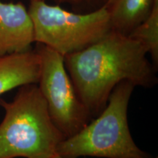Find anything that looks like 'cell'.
I'll list each match as a JSON object with an SVG mask.
<instances>
[{
    "instance_id": "obj_1",
    "label": "cell",
    "mask_w": 158,
    "mask_h": 158,
    "mask_svg": "<svg viewBox=\"0 0 158 158\" xmlns=\"http://www.w3.org/2000/svg\"><path fill=\"white\" fill-rule=\"evenodd\" d=\"M147 55L137 40L112 30L87 48L65 55V68L91 117L101 113L120 82L146 88L157 84Z\"/></svg>"
},
{
    "instance_id": "obj_2",
    "label": "cell",
    "mask_w": 158,
    "mask_h": 158,
    "mask_svg": "<svg viewBox=\"0 0 158 158\" xmlns=\"http://www.w3.org/2000/svg\"><path fill=\"white\" fill-rule=\"evenodd\" d=\"M0 158H52L65 139L48 114L37 84L19 88L11 101L0 99Z\"/></svg>"
},
{
    "instance_id": "obj_3",
    "label": "cell",
    "mask_w": 158,
    "mask_h": 158,
    "mask_svg": "<svg viewBox=\"0 0 158 158\" xmlns=\"http://www.w3.org/2000/svg\"><path fill=\"white\" fill-rule=\"evenodd\" d=\"M135 87L126 81L116 85L98 118L63 140L57 155L62 158H150L136 145L128 126V105Z\"/></svg>"
},
{
    "instance_id": "obj_4",
    "label": "cell",
    "mask_w": 158,
    "mask_h": 158,
    "mask_svg": "<svg viewBox=\"0 0 158 158\" xmlns=\"http://www.w3.org/2000/svg\"><path fill=\"white\" fill-rule=\"evenodd\" d=\"M35 43L65 56L96 43L111 30L106 5L89 12L69 11L43 0L29 1Z\"/></svg>"
},
{
    "instance_id": "obj_5",
    "label": "cell",
    "mask_w": 158,
    "mask_h": 158,
    "mask_svg": "<svg viewBox=\"0 0 158 158\" xmlns=\"http://www.w3.org/2000/svg\"><path fill=\"white\" fill-rule=\"evenodd\" d=\"M40 57L37 86L45 99L51 119L65 138L81 131L92 118L76 93L64 65V56L37 43Z\"/></svg>"
},
{
    "instance_id": "obj_6",
    "label": "cell",
    "mask_w": 158,
    "mask_h": 158,
    "mask_svg": "<svg viewBox=\"0 0 158 158\" xmlns=\"http://www.w3.org/2000/svg\"><path fill=\"white\" fill-rule=\"evenodd\" d=\"M34 29L28 8L21 2L0 0V56L30 50Z\"/></svg>"
},
{
    "instance_id": "obj_7",
    "label": "cell",
    "mask_w": 158,
    "mask_h": 158,
    "mask_svg": "<svg viewBox=\"0 0 158 158\" xmlns=\"http://www.w3.org/2000/svg\"><path fill=\"white\" fill-rule=\"evenodd\" d=\"M40 57L36 50L0 56V96L23 85L37 84Z\"/></svg>"
},
{
    "instance_id": "obj_8",
    "label": "cell",
    "mask_w": 158,
    "mask_h": 158,
    "mask_svg": "<svg viewBox=\"0 0 158 158\" xmlns=\"http://www.w3.org/2000/svg\"><path fill=\"white\" fill-rule=\"evenodd\" d=\"M155 0H106V5L110 18V29L129 35L152 9Z\"/></svg>"
},
{
    "instance_id": "obj_9",
    "label": "cell",
    "mask_w": 158,
    "mask_h": 158,
    "mask_svg": "<svg viewBox=\"0 0 158 158\" xmlns=\"http://www.w3.org/2000/svg\"><path fill=\"white\" fill-rule=\"evenodd\" d=\"M143 45L150 55L155 70L158 66V0H155L149 15L129 35Z\"/></svg>"
},
{
    "instance_id": "obj_10",
    "label": "cell",
    "mask_w": 158,
    "mask_h": 158,
    "mask_svg": "<svg viewBox=\"0 0 158 158\" xmlns=\"http://www.w3.org/2000/svg\"><path fill=\"white\" fill-rule=\"evenodd\" d=\"M32 1V0H29ZM55 5H68L76 12H89L102 6L106 2V0H43Z\"/></svg>"
},
{
    "instance_id": "obj_11",
    "label": "cell",
    "mask_w": 158,
    "mask_h": 158,
    "mask_svg": "<svg viewBox=\"0 0 158 158\" xmlns=\"http://www.w3.org/2000/svg\"><path fill=\"white\" fill-rule=\"evenodd\" d=\"M52 158H62V157H60V156L59 155H55L54 157H52Z\"/></svg>"
},
{
    "instance_id": "obj_12",
    "label": "cell",
    "mask_w": 158,
    "mask_h": 158,
    "mask_svg": "<svg viewBox=\"0 0 158 158\" xmlns=\"http://www.w3.org/2000/svg\"><path fill=\"white\" fill-rule=\"evenodd\" d=\"M156 158H157V157H156Z\"/></svg>"
}]
</instances>
